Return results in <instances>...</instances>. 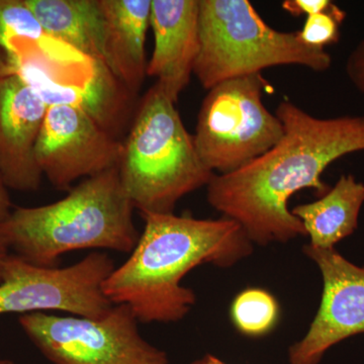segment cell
I'll return each instance as SVG.
<instances>
[{
  "instance_id": "6da1fadb",
  "label": "cell",
  "mask_w": 364,
  "mask_h": 364,
  "mask_svg": "<svg viewBox=\"0 0 364 364\" xmlns=\"http://www.w3.org/2000/svg\"><path fill=\"white\" fill-rule=\"evenodd\" d=\"M275 114L284 136L264 154L227 174H215L207 186L208 202L238 222L251 242L267 245L306 236L289 208L301 189L318 196L329 191L321 176L331 163L364 151V116L317 117L284 98Z\"/></svg>"
},
{
  "instance_id": "7a4b0ae2",
  "label": "cell",
  "mask_w": 364,
  "mask_h": 364,
  "mask_svg": "<svg viewBox=\"0 0 364 364\" xmlns=\"http://www.w3.org/2000/svg\"><path fill=\"white\" fill-rule=\"evenodd\" d=\"M143 233L135 247L104 284L112 305H124L139 322L182 320L196 301L181 280L203 264L229 267L252 252L250 239L238 222L223 217L141 214Z\"/></svg>"
},
{
  "instance_id": "3957f363",
  "label": "cell",
  "mask_w": 364,
  "mask_h": 364,
  "mask_svg": "<svg viewBox=\"0 0 364 364\" xmlns=\"http://www.w3.org/2000/svg\"><path fill=\"white\" fill-rule=\"evenodd\" d=\"M134 208L116 167L72 186L58 202L11 210L0 236L14 254L44 267H58L71 251L131 252L139 239Z\"/></svg>"
},
{
  "instance_id": "277c9868",
  "label": "cell",
  "mask_w": 364,
  "mask_h": 364,
  "mask_svg": "<svg viewBox=\"0 0 364 364\" xmlns=\"http://www.w3.org/2000/svg\"><path fill=\"white\" fill-rule=\"evenodd\" d=\"M176 105L156 83L151 86L123 142L119 178L141 214H172L183 196L215 176L198 156Z\"/></svg>"
},
{
  "instance_id": "5b68a950",
  "label": "cell",
  "mask_w": 364,
  "mask_h": 364,
  "mask_svg": "<svg viewBox=\"0 0 364 364\" xmlns=\"http://www.w3.org/2000/svg\"><path fill=\"white\" fill-rule=\"evenodd\" d=\"M198 4L200 50L193 74L205 90L275 66L324 72L332 65L326 50L308 47L296 32L272 28L248 0H198Z\"/></svg>"
},
{
  "instance_id": "8992f818",
  "label": "cell",
  "mask_w": 364,
  "mask_h": 364,
  "mask_svg": "<svg viewBox=\"0 0 364 364\" xmlns=\"http://www.w3.org/2000/svg\"><path fill=\"white\" fill-rule=\"evenodd\" d=\"M272 91L262 73L230 79L208 90L193 136L196 152L210 171H236L282 138V122L263 104V95Z\"/></svg>"
},
{
  "instance_id": "52a82bcc",
  "label": "cell",
  "mask_w": 364,
  "mask_h": 364,
  "mask_svg": "<svg viewBox=\"0 0 364 364\" xmlns=\"http://www.w3.org/2000/svg\"><path fill=\"white\" fill-rule=\"evenodd\" d=\"M139 321L124 305L98 318L33 313L20 317L23 331L53 364H168L148 343Z\"/></svg>"
},
{
  "instance_id": "ba28073f",
  "label": "cell",
  "mask_w": 364,
  "mask_h": 364,
  "mask_svg": "<svg viewBox=\"0 0 364 364\" xmlns=\"http://www.w3.org/2000/svg\"><path fill=\"white\" fill-rule=\"evenodd\" d=\"M114 268L104 252L88 254L67 267H39L9 254L0 280V315L61 312L102 317L114 306L102 287Z\"/></svg>"
},
{
  "instance_id": "9c48e42d",
  "label": "cell",
  "mask_w": 364,
  "mask_h": 364,
  "mask_svg": "<svg viewBox=\"0 0 364 364\" xmlns=\"http://www.w3.org/2000/svg\"><path fill=\"white\" fill-rule=\"evenodd\" d=\"M122 152L123 142L82 109L48 105L35 155L54 188L68 191L78 179L119 167Z\"/></svg>"
},
{
  "instance_id": "30bf717a",
  "label": "cell",
  "mask_w": 364,
  "mask_h": 364,
  "mask_svg": "<svg viewBox=\"0 0 364 364\" xmlns=\"http://www.w3.org/2000/svg\"><path fill=\"white\" fill-rule=\"evenodd\" d=\"M305 252L322 273V299L310 330L289 349L291 364H318L333 345L364 332V267L334 248L308 245Z\"/></svg>"
},
{
  "instance_id": "8fae6325",
  "label": "cell",
  "mask_w": 364,
  "mask_h": 364,
  "mask_svg": "<svg viewBox=\"0 0 364 364\" xmlns=\"http://www.w3.org/2000/svg\"><path fill=\"white\" fill-rule=\"evenodd\" d=\"M47 109L18 74L0 75V178L7 188L39 189L44 176L35 149Z\"/></svg>"
},
{
  "instance_id": "7c38bea8",
  "label": "cell",
  "mask_w": 364,
  "mask_h": 364,
  "mask_svg": "<svg viewBox=\"0 0 364 364\" xmlns=\"http://www.w3.org/2000/svg\"><path fill=\"white\" fill-rule=\"evenodd\" d=\"M198 0H152L150 28L154 50L147 76L156 78L173 102L189 85L200 50Z\"/></svg>"
},
{
  "instance_id": "4fadbf2b",
  "label": "cell",
  "mask_w": 364,
  "mask_h": 364,
  "mask_svg": "<svg viewBox=\"0 0 364 364\" xmlns=\"http://www.w3.org/2000/svg\"><path fill=\"white\" fill-rule=\"evenodd\" d=\"M93 63L92 76L81 85L53 81L26 63L18 64L14 73L37 91L47 105L78 107L90 114L105 130L117 136L130 112L133 95L109 67L100 62L93 61Z\"/></svg>"
},
{
  "instance_id": "5bb4252c",
  "label": "cell",
  "mask_w": 364,
  "mask_h": 364,
  "mask_svg": "<svg viewBox=\"0 0 364 364\" xmlns=\"http://www.w3.org/2000/svg\"><path fill=\"white\" fill-rule=\"evenodd\" d=\"M152 0H100L105 20V65L132 95L147 76L146 38Z\"/></svg>"
},
{
  "instance_id": "9a60e30c",
  "label": "cell",
  "mask_w": 364,
  "mask_h": 364,
  "mask_svg": "<svg viewBox=\"0 0 364 364\" xmlns=\"http://www.w3.org/2000/svg\"><path fill=\"white\" fill-rule=\"evenodd\" d=\"M25 1L48 37L105 65V20L100 0Z\"/></svg>"
},
{
  "instance_id": "2e32d148",
  "label": "cell",
  "mask_w": 364,
  "mask_h": 364,
  "mask_svg": "<svg viewBox=\"0 0 364 364\" xmlns=\"http://www.w3.org/2000/svg\"><path fill=\"white\" fill-rule=\"evenodd\" d=\"M363 203L364 184L344 174L318 200L296 205L291 213L303 223L311 246L331 249L358 229Z\"/></svg>"
},
{
  "instance_id": "e0dca14e",
  "label": "cell",
  "mask_w": 364,
  "mask_h": 364,
  "mask_svg": "<svg viewBox=\"0 0 364 364\" xmlns=\"http://www.w3.org/2000/svg\"><path fill=\"white\" fill-rule=\"evenodd\" d=\"M46 38L48 36L25 0H0V75L13 73L11 42L18 39L43 42Z\"/></svg>"
},
{
  "instance_id": "ac0fdd59",
  "label": "cell",
  "mask_w": 364,
  "mask_h": 364,
  "mask_svg": "<svg viewBox=\"0 0 364 364\" xmlns=\"http://www.w3.org/2000/svg\"><path fill=\"white\" fill-rule=\"evenodd\" d=\"M279 306L272 294L261 289H247L235 298L231 318L242 334L259 337L272 331L279 321Z\"/></svg>"
},
{
  "instance_id": "d6986e66",
  "label": "cell",
  "mask_w": 364,
  "mask_h": 364,
  "mask_svg": "<svg viewBox=\"0 0 364 364\" xmlns=\"http://www.w3.org/2000/svg\"><path fill=\"white\" fill-rule=\"evenodd\" d=\"M345 18L343 9L332 2L326 11L306 18L303 28L296 32L299 39L308 47L325 50L327 46L339 42L340 28Z\"/></svg>"
},
{
  "instance_id": "ffe728a7",
  "label": "cell",
  "mask_w": 364,
  "mask_h": 364,
  "mask_svg": "<svg viewBox=\"0 0 364 364\" xmlns=\"http://www.w3.org/2000/svg\"><path fill=\"white\" fill-rule=\"evenodd\" d=\"M345 70L354 87L364 95V40L349 55Z\"/></svg>"
},
{
  "instance_id": "44dd1931",
  "label": "cell",
  "mask_w": 364,
  "mask_h": 364,
  "mask_svg": "<svg viewBox=\"0 0 364 364\" xmlns=\"http://www.w3.org/2000/svg\"><path fill=\"white\" fill-rule=\"evenodd\" d=\"M332 1L330 0H284L282 4V9L291 16H306V18L313 14L326 11Z\"/></svg>"
},
{
  "instance_id": "7402d4cb",
  "label": "cell",
  "mask_w": 364,
  "mask_h": 364,
  "mask_svg": "<svg viewBox=\"0 0 364 364\" xmlns=\"http://www.w3.org/2000/svg\"><path fill=\"white\" fill-rule=\"evenodd\" d=\"M6 184L0 178V224L6 221L11 213V202Z\"/></svg>"
},
{
  "instance_id": "603a6c76",
  "label": "cell",
  "mask_w": 364,
  "mask_h": 364,
  "mask_svg": "<svg viewBox=\"0 0 364 364\" xmlns=\"http://www.w3.org/2000/svg\"><path fill=\"white\" fill-rule=\"evenodd\" d=\"M9 254L11 253H9V246L6 245V242H4V239L0 236V280H1L4 263H6Z\"/></svg>"
},
{
  "instance_id": "cb8c5ba5",
  "label": "cell",
  "mask_w": 364,
  "mask_h": 364,
  "mask_svg": "<svg viewBox=\"0 0 364 364\" xmlns=\"http://www.w3.org/2000/svg\"><path fill=\"white\" fill-rule=\"evenodd\" d=\"M193 364H226L220 360L219 358H215L213 355H205V358L196 360Z\"/></svg>"
},
{
  "instance_id": "d4e9b609",
  "label": "cell",
  "mask_w": 364,
  "mask_h": 364,
  "mask_svg": "<svg viewBox=\"0 0 364 364\" xmlns=\"http://www.w3.org/2000/svg\"><path fill=\"white\" fill-rule=\"evenodd\" d=\"M0 364H14L13 361L9 359H0Z\"/></svg>"
}]
</instances>
